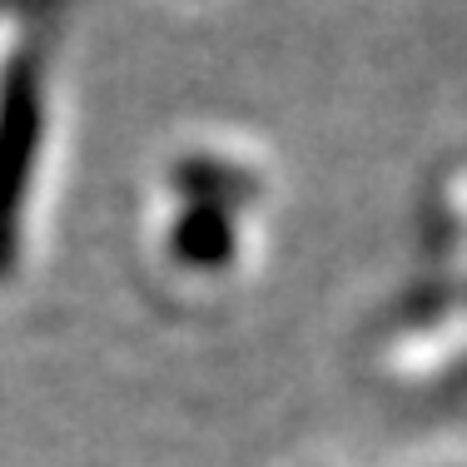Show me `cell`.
Segmentation results:
<instances>
[{
    "mask_svg": "<svg viewBox=\"0 0 467 467\" xmlns=\"http://www.w3.org/2000/svg\"><path fill=\"white\" fill-rule=\"evenodd\" d=\"M170 254L189 269H224L234 259V214L214 204H189L170 229Z\"/></svg>",
    "mask_w": 467,
    "mask_h": 467,
    "instance_id": "2",
    "label": "cell"
},
{
    "mask_svg": "<svg viewBox=\"0 0 467 467\" xmlns=\"http://www.w3.org/2000/svg\"><path fill=\"white\" fill-rule=\"evenodd\" d=\"M40 130H46V75L40 50L20 46L0 70V279L16 269L20 214L36 180Z\"/></svg>",
    "mask_w": 467,
    "mask_h": 467,
    "instance_id": "1",
    "label": "cell"
},
{
    "mask_svg": "<svg viewBox=\"0 0 467 467\" xmlns=\"http://www.w3.org/2000/svg\"><path fill=\"white\" fill-rule=\"evenodd\" d=\"M174 189L189 194V204H214V209H229V214H234V204L254 194V180L239 170V164L194 154V160L174 164Z\"/></svg>",
    "mask_w": 467,
    "mask_h": 467,
    "instance_id": "3",
    "label": "cell"
}]
</instances>
